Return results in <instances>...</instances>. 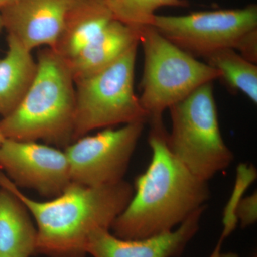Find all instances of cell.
<instances>
[{
    "instance_id": "6da1fadb",
    "label": "cell",
    "mask_w": 257,
    "mask_h": 257,
    "mask_svg": "<svg viewBox=\"0 0 257 257\" xmlns=\"http://www.w3.org/2000/svg\"><path fill=\"white\" fill-rule=\"evenodd\" d=\"M164 123L151 124V162L135 179L131 200L111 226L116 237L136 240L165 234L207 206L208 182L193 175L172 155Z\"/></svg>"
},
{
    "instance_id": "7a4b0ae2",
    "label": "cell",
    "mask_w": 257,
    "mask_h": 257,
    "mask_svg": "<svg viewBox=\"0 0 257 257\" xmlns=\"http://www.w3.org/2000/svg\"><path fill=\"white\" fill-rule=\"evenodd\" d=\"M0 187L10 189L36 222V253L48 257H86L89 236L111 226L131 200L134 187L123 180L102 187L71 182L58 197L39 202L24 194L0 170Z\"/></svg>"
},
{
    "instance_id": "3957f363",
    "label": "cell",
    "mask_w": 257,
    "mask_h": 257,
    "mask_svg": "<svg viewBox=\"0 0 257 257\" xmlns=\"http://www.w3.org/2000/svg\"><path fill=\"white\" fill-rule=\"evenodd\" d=\"M35 80L18 107L0 120L5 139L42 140L60 148L73 143L75 84L67 61L46 47L37 55Z\"/></svg>"
},
{
    "instance_id": "277c9868",
    "label": "cell",
    "mask_w": 257,
    "mask_h": 257,
    "mask_svg": "<svg viewBox=\"0 0 257 257\" xmlns=\"http://www.w3.org/2000/svg\"><path fill=\"white\" fill-rule=\"evenodd\" d=\"M140 44L145 62L139 99L150 123L162 122L167 109L201 86L220 78L216 69L179 48L152 26L142 28Z\"/></svg>"
},
{
    "instance_id": "5b68a950",
    "label": "cell",
    "mask_w": 257,
    "mask_h": 257,
    "mask_svg": "<svg viewBox=\"0 0 257 257\" xmlns=\"http://www.w3.org/2000/svg\"><path fill=\"white\" fill-rule=\"evenodd\" d=\"M169 150L191 172L204 181L231 165L234 154L221 135L212 82L171 106Z\"/></svg>"
},
{
    "instance_id": "8992f818",
    "label": "cell",
    "mask_w": 257,
    "mask_h": 257,
    "mask_svg": "<svg viewBox=\"0 0 257 257\" xmlns=\"http://www.w3.org/2000/svg\"><path fill=\"white\" fill-rule=\"evenodd\" d=\"M138 45L100 72L74 82L73 142L98 128L148 121L135 92Z\"/></svg>"
},
{
    "instance_id": "52a82bcc",
    "label": "cell",
    "mask_w": 257,
    "mask_h": 257,
    "mask_svg": "<svg viewBox=\"0 0 257 257\" xmlns=\"http://www.w3.org/2000/svg\"><path fill=\"white\" fill-rule=\"evenodd\" d=\"M152 26L193 57L234 49L238 40L257 28V6L195 12L188 15H155Z\"/></svg>"
},
{
    "instance_id": "ba28073f",
    "label": "cell",
    "mask_w": 257,
    "mask_h": 257,
    "mask_svg": "<svg viewBox=\"0 0 257 257\" xmlns=\"http://www.w3.org/2000/svg\"><path fill=\"white\" fill-rule=\"evenodd\" d=\"M145 123L106 128L82 137L64 148L71 180L87 187L112 185L124 180Z\"/></svg>"
},
{
    "instance_id": "9c48e42d",
    "label": "cell",
    "mask_w": 257,
    "mask_h": 257,
    "mask_svg": "<svg viewBox=\"0 0 257 257\" xmlns=\"http://www.w3.org/2000/svg\"><path fill=\"white\" fill-rule=\"evenodd\" d=\"M0 170L16 187L33 189L42 197H58L72 182L64 151L37 142L4 139Z\"/></svg>"
},
{
    "instance_id": "30bf717a",
    "label": "cell",
    "mask_w": 257,
    "mask_h": 257,
    "mask_svg": "<svg viewBox=\"0 0 257 257\" xmlns=\"http://www.w3.org/2000/svg\"><path fill=\"white\" fill-rule=\"evenodd\" d=\"M77 0H13L0 10L8 36L32 51L53 48L64 19Z\"/></svg>"
},
{
    "instance_id": "8fae6325",
    "label": "cell",
    "mask_w": 257,
    "mask_h": 257,
    "mask_svg": "<svg viewBox=\"0 0 257 257\" xmlns=\"http://www.w3.org/2000/svg\"><path fill=\"white\" fill-rule=\"evenodd\" d=\"M206 208L196 211L177 229L146 239H122L109 229H96L88 239L87 253L93 257L180 256L197 234Z\"/></svg>"
},
{
    "instance_id": "7c38bea8",
    "label": "cell",
    "mask_w": 257,
    "mask_h": 257,
    "mask_svg": "<svg viewBox=\"0 0 257 257\" xmlns=\"http://www.w3.org/2000/svg\"><path fill=\"white\" fill-rule=\"evenodd\" d=\"M141 30L142 28L111 20L78 55L66 60L74 82L100 72L140 45Z\"/></svg>"
},
{
    "instance_id": "4fadbf2b",
    "label": "cell",
    "mask_w": 257,
    "mask_h": 257,
    "mask_svg": "<svg viewBox=\"0 0 257 257\" xmlns=\"http://www.w3.org/2000/svg\"><path fill=\"white\" fill-rule=\"evenodd\" d=\"M112 20L105 0H77L64 19L52 50L64 60H72Z\"/></svg>"
},
{
    "instance_id": "5bb4252c",
    "label": "cell",
    "mask_w": 257,
    "mask_h": 257,
    "mask_svg": "<svg viewBox=\"0 0 257 257\" xmlns=\"http://www.w3.org/2000/svg\"><path fill=\"white\" fill-rule=\"evenodd\" d=\"M31 216L16 194L0 187V253L11 257L37 254V231Z\"/></svg>"
},
{
    "instance_id": "9a60e30c",
    "label": "cell",
    "mask_w": 257,
    "mask_h": 257,
    "mask_svg": "<svg viewBox=\"0 0 257 257\" xmlns=\"http://www.w3.org/2000/svg\"><path fill=\"white\" fill-rule=\"evenodd\" d=\"M7 42L8 52L0 58V115L3 117L18 107L37 72V62L32 51L8 35Z\"/></svg>"
},
{
    "instance_id": "2e32d148",
    "label": "cell",
    "mask_w": 257,
    "mask_h": 257,
    "mask_svg": "<svg viewBox=\"0 0 257 257\" xmlns=\"http://www.w3.org/2000/svg\"><path fill=\"white\" fill-rule=\"evenodd\" d=\"M203 58L219 72V79L230 89L242 92L253 104H256V64L243 58L232 48L214 51Z\"/></svg>"
},
{
    "instance_id": "e0dca14e",
    "label": "cell",
    "mask_w": 257,
    "mask_h": 257,
    "mask_svg": "<svg viewBox=\"0 0 257 257\" xmlns=\"http://www.w3.org/2000/svg\"><path fill=\"white\" fill-rule=\"evenodd\" d=\"M114 20L130 26H152L155 12L162 7L187 6L185 0H105Z\"/></svg>"
},
{
    "instance_id": "ac0fdd59",
    "label": "cell",
    "mask_w": 257,
    "mask_h": 257,
    "mask_svg": "<svg viewBox=\"0 0 257 257\" xmlns=\"http://www.w3.org/2000/svg\"><path fill=\"white\" fill-rule=\"evenodd\" d=\"M234 209V219L239 221L241 228H246L257 220V194L253 193L238 201Z\"/></svg>"
},
{
    "instance_id": "d6986e66",
    "label": "cell",
    "mask_w": 257,
    "mask_h": 257,
    "mask_svg": "<svg viewBox=\"0 0 257 257\" xmlns=\"http://www.w3.org/2000/svg\"><path fill=\"white\" fill-rule=\"evenodd\" d=\"M243 58L256 64L257 62V28L250 30L240 37L234 47Z\"/></svg>"
},
{
    "instance_id": "ffe728a7",
    "label": "cell",
    "mask_w": 257,
    "mask_h": 257,
    "mask_svg": "<svg viewBox=\"0 0 257 257\" xmlns=\"http://www.w3.org/2000/svg\"><path fill=\"white\" fill-rule=\"evenodd\" d=\"M209 257H239L237 253L234 252H221L220 250L215 249Z\"/></svg>"
},
{
    "instance_id": "44dd1931",
    "label": "cell",
    "mask_w": 257,
    "mask_h": 257,
    "mask_svg": "<svg viewBox=\"0 0 257 257\" xmlns=\"http://www.w3.org/2000/svg\"><path fill=\"white\" fill-rule=\"evenodd\" d=\"M13 1V0H0V10L3 9L6 5L10 4Z\"/></svg>"
},
{
    "instance_id": "7402d4cb",
    "label": "cell",
    "mask_w": 257,
    "mask_h": 257,
    "mask_svg": "<svg viewBox=\"0 0 257 257\" xmlns=\"http://www.w3.org/2000/svg\"><path fill=\"white\" fill-rule=\"evenodd\" d=\"M4 29L3 27V19H2L1 15H0V32Z\"/></svg>"
},
{
    "instance_id": "603a6c76",
    "label": "cell",
    "mask_w": 257,
    "mask_h": 257,
    "mask_svg": "<svg viewBox=\"0 0 257 257\" xmlns=\"http://www.w3.org/2000/svg\"><path fill=\"white\" fill-rule=\"evenodd\" d=\"M4 137L3 136V135H2L1 132H0V144L2 143V142L4 140Z\"/></svg>"
},
{
    "instance_id": "cb8c5ba5",
    "label": "cell",
    "mask_w": 257,
    "mask_h": 257,
    "mask_svg": "<svg viewBox=\"0 0 257 257\" xmlns=\"http://www.w3.org/2000/svg\"><path fill=\"white\" fill-rule=\"evenodd\" d=\"M0 257H11V256H7V255L3 254V253H0Z\"/></svg>"
}]
</instances>
